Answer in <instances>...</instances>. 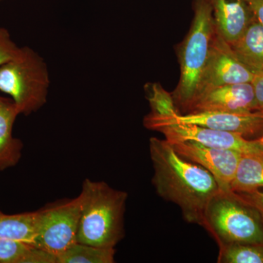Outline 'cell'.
<instances>
[{
    "label": "cell",
    "mask_w": 263,
    "mask_h": 263,
    "mask_svg": "<svg viewBox=\"0 0 263 263\" xmlns=\"http://www.w3.org/2000/svg\"><path fill=\"white\" fill-rule=\"evenodd\" d=\"M149 152L157 194L176 204L185 220L202 226L208 204L220 190L214 176L181 157L165 139L151 138Z\"/></svg>",
    "instance_id": "cell-1"
},
{
    "label": "cell",
    "mask_w": 263,
    "mask_h": 263,
    "mask_svg": "<svg viewBox=\"0 0 263 263\" xmlns=\"http://www.w3.org/2000/svg\"><path fill=\"white\" fill-rule=\"evenodd\" d=\"M77 241L114 248L124 237V214L127 193L103 181L86 179L83 183Z\"/></svg>",
    "instance_id": "cell-2"
},
{
    "label": "cell",
    "mask_w": 263,
    "mask_h": 263,
    "mask_svg": "<svg viewBox=\"0 0 263 263\" xmlns=\"http://www.w3.org/2000/svg\"><path fill=\"white\" fill-rule=\"evenodd\" d=\"M219 247L241 243L263 245V219L235 192L219 191L208 204L202 226Z\"/></svg>",
    "instance_id": "cell-3"
},
{
    "label": "cell",
    "mask_w": 263,
    "mask_h": 263,
    "mask_svg": "<svg viewBox=\"0 0 263 263\" xmlns=\"http://www.w3.org/2000/svg\"><path fill=\"white\" fill-rule=\"evenodd\" d=\"M194 18L179 53L180 80L173 94L176 105L187 111L196 98L211 48L215 24L208 0H194Z\"/></svg>",
    "instance_id": "cell-4"
},
{
    "label": "cell",
    "mask_w": 263,
    "mask_h": 263,
    "mask_svg": "<svg viewBox=\"0 0 263 263\" xmlns=\"http://www.w3.org/2000/svg\"><path fill=\"white\" fill-rule=\"evenodd\" d=\"M50 86L47 65L42 57L24 46L0 66V91L9 95L19 114L28 116L47 102Z\"/></svg>",
    "instance_id": "cell-5"
},
{
    "label": "cell",
    "mask_w": 263,
    "mask_h": 263,
    "mask_svg": "<svg viewBox=\"0 0 263 263\" xmlns=\"http://www.w3.org/2000/svg\"><path fill=\"white\" fill-rule=\"evenodd\" d=\"M35 247L57 257L77 243L81 197L50 204L37 211Z\"/></svg>",
    "instance_id": "cell-6"
},
{
    "label": "cell",
    "mask_w": 263,
    "mask_h": 263,
    "mask_svg": "<svg viewBox=\"0 0 263 263\" xmlns=\"http://www.w3.org/2000/svg\"><path fill=\"white\" fill-rule=\"evenodd\" d=\"M166 122L195 124L217 130L238 133L245 138L263 133V114L259 111L249 114L199 112L181 114L175 110L162 115L148 114L144 118L143 124L149 129L155 124Z\"/></svg>",
    "instance_id": "cell-7"
},
{
    "label": "cell",
    "mask_w": 263,
    "mask_h": 263,
    "mask_svg": "<svg viewBox=\"0 0 263 263\" xmlns=\"http://www.w3.org/2000/svg\"><path fill=\"white\" fill-rule=\"evenodd\" d=\"M149 129L160 132L168 142L191 141L205 146L236 151L241 154L263 153V146L257 140L247 139L238 133L174 122L159 123Z\"/></svg>",
    "instance_id": "cell-8"
},
{
    "label": "cell",
    "mask_w": 263,
    "mask_h": 263,
    "mask_svg": "<svg viewBox=\"0 0 263 263\" xmlns=\"http://www.w3.org/2000/svg\"><path fill=\"white\" fill-rule=\"evenodd\" d=\"M254 78L255 75L238 60L215 27L210 53L195 100L208 90L224 85L252 83Z\"/></svg>",
    "instance_id": "cell-9"
},
{
    "label": "cell",
    "mask_w": 263,
    "mask_h": 263,
    "mask_svg": "<svg viewBox=\"0 0 263 263\" xmlns=\"http://www.w3.org/2000/svg\"><path fill=\"white\" fill-rule=\"evenodd\" d=\"M183 158L199 164L214 176L223 191L231 190V184L243 154L236 151L205 146L191 141L169 142Z\"/></svg>",
    "instance_id": "cell-10"
},
{
    "label": "cell",
    "mask_w": 263,
    "mask_h": 263,
    "mask_svg": "<svg viewBox=\"0 0 263 263\" xmlns=\"http://www.w3.org/2000/svg\"><path fill=\"white\" fill-rule=\"evenodd\" d=\"M257 111L252 83L224 85L199 95L188 108V113L226 112L249 114Z\"/></svg>",
    "instance_id": "cell-11"
},
{
    "label": "cell",
    "mask_w": 263,
    "mask_h": 263,
    "mask_svg": "<svg viewBox=\"0 0 263 263\" xmlns=\"http://www.w3.org/2000/svg\"><path fill=\"white\" fill-rule=\"evenodd\" d=\"M216 30L229 43L245 32L254 15L247 0H208Z\"/></svg>",
    "instance_id": "cell-12"
},
{
    "label": "cell",
    "mask_w": 263,
    "mask_h": 263,
    "mask_svg": "<svg viewBox=\"0 0 263 263\" xmlns=\"http://www.w3.org/2000/svg\"><path fill=\"white\" fill-rule=\"evenodd\" d=\"M18 115L13 100L0 96V171L13 167L22 157L23 143L13 136Z\"/></svg>",
    "instance_id": "cell-13"
},
{
    "label": "cell",
    "mask_w": 263,
    "mask_h": 263,
    "mask_svg": "<svg viewBox=\"0 0 263 263\" xmlns=\"http://www.w3.org/2000/svg\"><path fill=\"white\" fill-rule=\"evenodd\" d=\"M235 56L254 75L263 74V27L254 18L241 36L230 44Z\"/></svg>",
    "instance_id": "cell-14"
},
{
    "label": "cell",
    "mask_w": 263,
    "mask_h": 263,
    "mask_svg": "<svg viewBox=\"0 0 263 263\" xmlns=\"http://www.w3.org/2000/svg\"><path fill=\"white\" fill-rule=\"evenodd\" d=\"M36 223V212L16 214L0 212V237L35 247Z\"/></svg>",
    "instance_id": "cell-15"
},
{
    "label": "cell",
    "mask_w": 263,
    "mask_h": 263,
    "mask_svg": "<svg viewBox=\"0 0 263 263\" xmlns=\"http://www.w3.org/2000/svg\"><path fill=\"white\" fill-rule=\"evenodd\" d=\"M263 188V153L243 154L231 184L235 193H247Z\"/></svg>",
    "instance_id": "cell-16"
},
{
    "label": "cell",
    "mask_w": 263,
    "mask_h": 263,
    "mask_svg": "<svg viewBox=\"0 0 263 263\" xmlns=\"http://www.w3.org/2000/svg\"><path fill=\"white\" fill-rule=\"evenodd\" d=\"M0 263H57V257L32 245L0 237Z\"/></svg>",
    "instance_id": "cell-17"
},
{
    "label": "cell",
    "mask_w": 263,
    "mask_h": 263,
    "mask_svg": "<svg viewBox=\"0 0 263 263\" xmlns=\"http://www.w3.org/2000/svg\"><path fill=\"white\" fill-rule=\"evenodd\" d=\"M115 253L114 248H102L77 242L57 257V263H113Z\"/></svg>",
    "instance_id": "cell-18"
},
{
    "label": "cell",
    "mask_w": 263,
    "mask_h": 263,
    "mask_svg": "<svg viewBox=\"0 0 263 263\" xmlns=\"http://www.w3.org/2000/svg\"><path fill=\"white\" fill-rule=\"evenodd\" d=\"M218 262L263 263V245L233 243L220 246Z\"/></svg>",
    "instance_id": "cell-19"
},
{
    "label": "cell",
    "mask_w": 263,
    "mask_h": 263,
    "mask_svg": "<svg viewBox=\"0 0 263 263\" xmlns=\"http://www.w3.org/2000/svg\"><path fill=\"white\" fill-rule=\"evenodd\" d=\"M19 48L8 29L0 27V66L12 60L18 53Z\"/></svg>",
    "instance_id": "cell-20"
},
{
    "label": "cell",
    "mask_w": 263,
    "mask_h": 263,
    "mask_svg": "<svg viewBox=\"0 0 263 263\" xmlns=\"http://www.w3.org/2000/svg\"><path fill=\"white\" fill-rule=\"evenodd\" d=\"M245 202L258 211L263 219V191L260 190L247 192V193H236Z\"/></svg>",
    "instance_id": "cell-21"
},
{
    "label": "cell",
    "mask_w": 263,
    "mask_h": 263,
    "mask_svg": "<svg viewBox=\"0 0 263 263\" xmlns=\"http://www.w3.org/2000/svg\"><path fill=\"white\" fill-rule=\"evenodd\" d=\"M252 84L254 86L257 111L263 114V74L255 76Z\"/></svg>",
    "instance_id": "cell-22"
},
{
    "label": "cell",
    "mask_w": 263,
    "mask_h": 263,
    "mask_svg": "<svg viewBox=\"0 0 263 263\" xmlns=\"http://www.w3.org/2000/svg\"><path fill=\"white\" fill-rule=\"evenodd\" d=\"M254 16L263 27V0H247Z\"/></svg>",
    "instance_id": "cell-23"
},
{
    "label": "cell",
    "mask_w": 263,
    "mask_h": 263,
    "mask_svg": "<svg viewBox=\"0 0 263 263\" xmlns=\"http://www.w3.org/2000/svg\"><path fill=\"white\" fill-rule=\"evenodd\" d=\"M257 140V142L259 143V144L261 145V146H263V135L262 136L260 137V138H258V139Z\"/></svg>",
    "instance_id": "cell-24"
},
{
    "label": "cell",
    "mask_w": 263,
    "mask_h": 263,
    "mask_svg": "<svg viewBox=\"0 0 263 263\" xmlns=\"http://www.w3.org/2000/svg\"><path fill=\"white\" fill-rule=\"evenodd\" d=\"M0 1H2V0H0Z\"/></svg>",
    "instance_id": "cell-25"
}]
</instances>
